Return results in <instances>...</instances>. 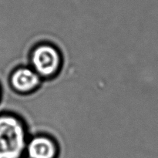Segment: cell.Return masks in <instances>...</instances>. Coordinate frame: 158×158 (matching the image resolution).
Instances as JSON below:
<instances>
[{"instance_id":"3957f363","label":"cell","mask_w":158,"mask_h":158,"mask_svg":"<svg viewBox=\"0 0 158 158\" xmlns=\"http://www.w3.org/2000/svg\"><path fill=\"white\" fill-rule=\"evenodd\" d=\"M7 82L9 88L15 94L27 96L38 90L43 80L29 65H23L9 72Z\"/></svg>"},{"instance_id":"5b68a950","label":"cell","mask_w":158,"mask_h":158,"mask_svg":"<svg viewBox=\"0 0 158 158\" xmlns=\"http://www.w3.org/2000/svg\"><path fill=\"white\" fill-rule=\"evenodd\" d=\"M3 100V85L0 80V104Z\"/></svg>"},{"instance_id":"6da1fadb","label":"cell","mask_w":158,"mask_h":158,"mask_svg":"<svg viewBox=\"0 0 158 158\" xmlns=\"http://www.w3.org/2000/svg\"><path fill=\"white\" fill-rule=\"evenodd\" d=\"M29 133L18 114L0 110V158H25Z\"/></svg>"},{"instance_id":"277c9868","label":"cell","mask_w":158,"mask_h":158,"mask_svg":"<svg viewBox=\"0 0 158 158\" xmlns=\"http://www.w3.org/2000/svg\"><path fill=\"white\" fill-rule=\"evenodd\" d=\"M60 148L57 140L47 134L40 133L29 137L25 158H59Z\"/></svg>"},{"instance_id":"7a4b0ae2","label":"cell","mask_w":158,"mask_h":158,"mask_svg":"<svg viewBox=\"0 0 158 158\" xmlns=\"http://www.w3.org/2000/svg\"><path fill=\"white\" fill-rule=\"evenodd\" d=\"M29 66L42 80H50L59 76L63 66V56L58 46L49 42H40L31 49Z\"/></svg>"}]
</instances>
